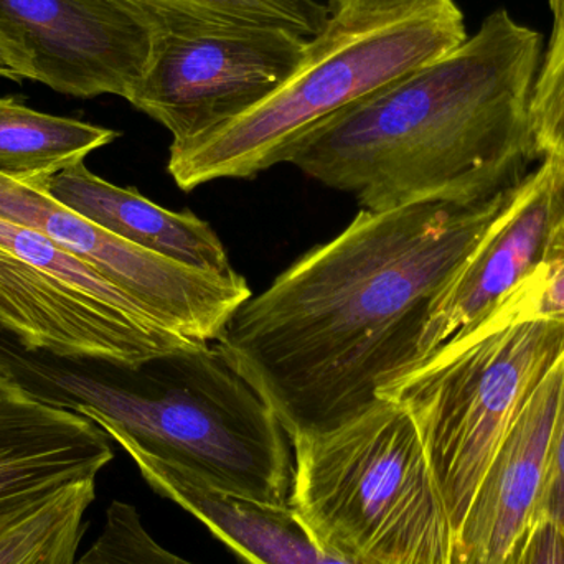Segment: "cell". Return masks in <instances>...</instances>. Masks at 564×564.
<instances>
[{
    "label": "cell",
    "mask_w": 564,
    "mask_h": 564,
    "mask_svg": "<svg viewBox=\"0 0 564 564\" xmlns=\"http://www.w3.org/2000/svg\"><path fill=\"white\" fill-rule=\"evenodd\" d=\"M523 178L479 200L361 208L234 312L214 344L289 441L355 420L417 364L433 302Z\"/></svg>",
    "instance_id": "1"
},
{
    "label": "cell",
    "mask_w": 564,
    "mask_h": 564,
    "mask_svg": "<svg viewBox=\"0 0 564 564\" xmlns=\"http://www.w3.org/2000/svg\"><path fill=\"white\" fill-rule=\"evenodd\" d=\"M543 46L494 10L456 48L318 126L285 164L365 210L489 197L539 159L529 102Z\"/></svg>",
    "instance_id": "2"
},
{
    "label": "cell",
    "mask_w": 564,
    "mask_h": 564,
    "mask_svg": "<svg viewBox=\"0 0 564 564\" xmlns=\"http://www.w3.org/2000/svg\"><path fill=\"white\" fill-rule=\"evenodd\" d=\"M108 367L115 377L63 383L75 397L73 410L98 424L132 463L174 467L248 502L288 506L291 441L214 341Z\"/></svg>",
    "instance_id": "3"
},
{
    "label": "cell",
    "mask_w": 564,
    "mask_h": 564,
    "mask_svg": "<svg viewBox=\"0 0 564 564\" xmlns=\"http://www.w3.org/2000/svg\"><path fill=\"white\" fill-rule=\"evenodd\" d=\"M288 507L312 542L355 564H451L453 529L420 431L381 398L337 430L291 441Z\"/></svg>",
    "instance_id": "4"
},
{
    "label": "cell",
    "mask_w": 564,
    "mask_h": 564,
    "mask_svg": "<svg viewBox=\"0 0 564 564\" xmlns=\"http://www.w3.org/2000/svg\"><path fill=\"white\" fill-rule=\"evenodd\" d=\"M467 36L463 10L454 0H437L365 29L325 26L273 95L210 134L172 144L169 174L191 192L285 164L292 149L318 126L456 48Z\"/></svg>",
    "instance_id": "5"
},
{
    "label": "cell",
    "mask_w": 564,
    "mask_h": 564,
    "mask_svg": "<svg viewBox=\"0 0 564 564\" xmlns=\"http://www.w3.org/2000/svg\"><path fill=\"white\" fill-rule=\"evenodd\" d=\"M563 358L564 324H479L381 393L413 417L453 535L523 404Z\"/></svg>",
    "instance_id": "6"
},
{
    "label": "cell",
    "mask_w": 564,
    "mask_h": 564,
    "mask_svg": "<svg viewBox=\"0 0 564 564\" xmlns=\"http://www.w3.org/2000/svg\"><path fill=\"white\" fill-rule=\"evenodd\" d=\"M0 327L32 351L134 365L198 345L48 238L0 218Z\"/></svg>",
    "instance_id": "7"
},
{
    "label": "cell",
    "mask_w": 564,
    "mask_h": 564,
    "mask_svg": "<svg viewBox=\"0 0 564 564\" xmlns=\"http://www.w3.org/2000/svg\"><path fill=\"white\" fill-rule=\"evenodd\" d=\"M308 42L278 26L162 29L129 102L164 126L172 144L194 141L273 95L301 65Z\"/></svg>",
    "instance_id": "8"
},
{
    "label": "cell",
    "mask_w": 564,
    "mask_h": 564,
    "mask_svg": "<svg viewBox=\"0 0 564 564\" xmlns=\"http://www.w3.org/2000/svg\"><path fill=\"white\" fill-rule=\"evenodd\" d=\"M0 218L32 228L131 295L164 327L212 344L251 295L241 274L198 270L135 247L39 188L0 175Z\"/></svg>",
    "instance_id": "9"
},
{
    "label": "cell",
    "mask_w": 564,
    "mask_h": 564,
    "mask_svg": "<svg viewBox=\"0 0 564 564\" xmlns=\"http://www.w3.org/2000/svg\"><path fill=\"white\" fill-rule=\"evenodd\" d=\"M162 29L131 0H0V36L32 82L75 98L129 101Z\"/></svg>",
    "instance_id": "10"
},
{
    "label": "cell",
    "mask_w": 564,
    "mask_h": 564,
    "mask_svg": "<svg viewBox=\"0 0 564 564\" xmlns=\"http://www.w3.org/2000/svg\"><path fill=\"white\" fill-rule=\"evenodd\" d=\"M563 217L564 165L542 159L437 294L421 334L417 364L479 324L535 270Z\"/></svg>",
    "instance_id": "11"
},
{
    "label": "cell",
    "mask_w": 564,
    "mask_h": 564,
    "mask_svg": "<svg viewBox=\"0 0 564 564\" xmlns=\"http://www.w3.org/2000/svg\"><path fill=\"white\" fill-rule=\"evenodd\" d=\"M563 360L530 394L487 467L463 523L454 532L451 564H506L513 546L539 519Z\"/></svg>",
    "instance_id": "12"
},
{
    "label": "cell",
    "mask_w": 564,
    "mask_h": 564,
    "mask_svg": "<svg viewBox=\"0 0 564 564\" xmlns=\"http://www.w3.org/2000/svg\"><path fill=\"white\" fill-rule=\"evenodd\" d=\"M111 437L66 404L26 390L0 365V499L96 479Z\"/></svg>",
    "instance_id": "13"
},
{
    "label": "cell",
    "mask_w": 564,
    "mask_h": 564,
    "mask_svg": "<svg viewBox=\"0 0 564 564\" xmlns=\"http://www.w3.org/2000/svg\"><path fill=\"white\" fill-rule=\"evenodd\" d=\"M30 187V185H29ZM33 188L135 247L212 273L235 274L227 250L207 221L191 212H172L93 174L85 162Z\"/></svg>",
    "instance_id": "14"
},
{
    "label": "cell",
    "mask_w": 564,
    "mask_h": 564,
    "mask_svg": "<svg viewBox=\"0 0 564 564\" xmlns=\"http://www.w3.org/2000/svg\"><path fill=\"white\" fill-rule=\"evenodd\" d=\"M159 496L191 513L247 564H355L325 552L288 506L248 502L217 492L174 467L135 464Z\"/></svg>",
    "instance_id": "15"
},
{
    "label": "cell",
    "mask_w": 564,
    "mask_h": 564,
    "mask_svg": "<svg viewBox=\"0 0 564 564\" xmlns=\"http://www.w3.org/2000/svg\"><path fill=\"white\" fill-rule=\"evenodd\" d=\"M96 479L0 499V564H75Z\"/></svg>",
    "instance_id": "16"
},
{
    "label": "cell",
    "mask_w": 564,
    "mask_h": 564,
    "mask_svg": "<svg viewBox=\"0 0 564 564\" xmlns=\"http://www.w3.org/2000/svg\"><path fill=\"white\" fill-rule=\"evenodd\" d=\"M118 132L0 98V175L35 187L111 144Z\"/></svg>",
    "instance_id": "17"
},
{
    "label": "cell",
    "mask_w": 564,
    "mask_h": 564,
    "mask_svg": "<svg viewBox=\"0 0 564 564\" xmlns=\"http://www.w3.org/2000/svg\"><path fill=\"white\" fill-rule=\"evenodd\" d=\"M164 29L192 23L278 26L305 39L324 32L327 6L317 0H131Z\"/></svg>",
    "instance_id": "18"
},
{
    "label": "cell",
    "mask_w": 564,
    "mask_h": 564,
    "mask_svg": "<svg viewBox=\"0 0 564 564\" xmlns=\"http://www.w3.org/2000/svg\"><path fill=\"white\" fill-rule=\"evenodd\" d=\"M546 2L552 32L530 93V132L540 161L553 159L564 165V0Z\"/></svg>",
    "instance_id": "19"
},
{
    "label": "cell",
    "mask_w": 564,
    "mask_h": 564,
    "mask_svg": "<svg viewBox=\"0 0 564 564\" xmlns=\"http://www.w3.org/2000/svg\"><path fill=\"white\" fill-rule=\"evenodd\" d=\"M530 321L564 324V217L550 237L535 270L479 324L507 325Z\"/></svg>",
    "instance_id": "20"
},
{
    "label": "cell",
    "mask_w": 564,
    "mask_h": 564,
    "mask_svg": "<svg viewBox=\"0 0 564 564\" xmlns=\"http://www.w3.org/2000/svg\"><path fill=\"white\" fill-rule=\"evenodd\" d=\"M75 564H197L169 552L145 529L132 503L112 500L101 532Z\"/></svg>",
    "instance_id": "21"
},
{
    "label": "cell",
    "mask_w": 564,
    "mask_h": 564,
    "mask_svg": "<svg viewBox=\"0 0 564 564\" xmlns=\"http://www.w3.org/2000/svg\"><path fill=\"white\" fill-rule=\"evenodd\" d=\"M434 2L437 0H330L327 26L338 30L365 29Z\"/></svg>",
    "instance_id": "22"
},
{
    "label": "cell",
    "mask_w": 564,
    "mask_h": 564,
    "mask_svg": "<svg viewBox=\"0 0 564 564\" xmlns=\"http://www.w3.org/2000/svg\"><path fill=\"white\" fill-rule=\"evenodd\" d=\"M539 517L552 520L564 533V360L558 411L550 444L549 469Z\"/></svg>",
    "instance_id": "23"
},
{
    "label": "cell",
    "mask_w": 564,
    "mask_h": 564,
    "mask_svg": "<svg viewBox=\"0 0 564 564\" xmlns=\"http://www.w3.org/2000/svg\"><path fill=\"white\" fill-rule=\"evenodd\" d=\"M506 564H564V533L552 520L539 517L513 546Z\"/></svg>",
    "instance_id": "24"
},
{
    "label": "cell",
    "mask_w": 564,
    "mask_h": 564,
    "mask_svg": "<svg viewBox=\"0 0 564 564\" xmlns=\"http://www.w3.org/2000/svg\"><path fill=\"white\" fill-rule=\"evenodd\" d=\"M0 78L12 79V82L32 79L29 66L2 36H0Z\"/></svg>",
    "instance_id": "25"
}]
</instances>
